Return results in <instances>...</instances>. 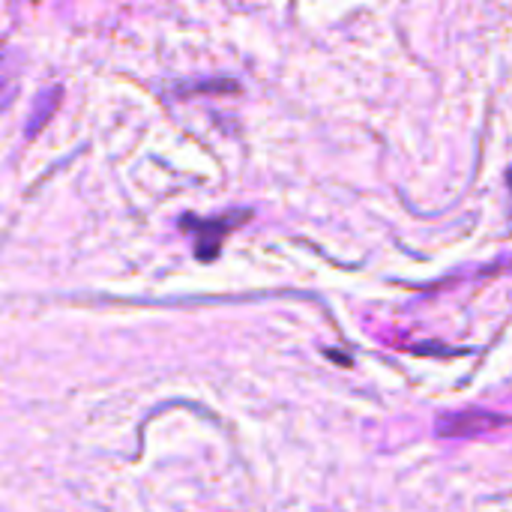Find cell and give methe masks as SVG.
I'll return each instance as SVG.
<instances>
[{
    "instance_id": "obj_1",
    "label": "cell",
    "mask_w": 512,
    "mask_h": 512,
    "mask_svg": "<svg viewBox=\"0 0 512 512\" xmlns=\"http://www.w3.org/2000/svg\"><path fill=\"white\" fill-rule=\"evenodd\" d=\"M510 417L504 414H495V411H459V414H444L438 420V435L441 438H480V435H489L501 426H507Z\"/></svg>"
},
{
    "instance_id": "obj_2",
    "label": "cell",
    "mask_w": 512,
    "mask_h": 512,
    "mask_svg": "<svg viewBox=\"0 0 512 512\" xmlns=\"http://www.w3.org/2000/svg\"><path fill=\"white\" fill-rule=\"evenodd\" d=\"M240 216H246V213H240ZM240 216H231V219H222V222H192V231L198 234V258L201 261H210V258H216L219 255V246H222V237H225V231H231L234 225H228V222H234V219H240Z\"/></svg>"
}]
</instances>
